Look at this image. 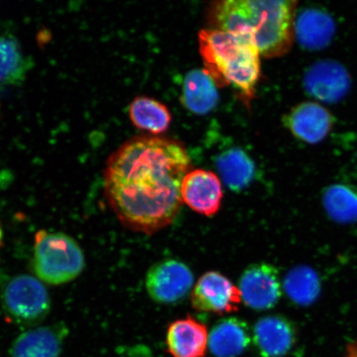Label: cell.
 Listing matches in <instances>:
<instances>
[{
    "mask_svg": "<svg viewBox=\"0 0 357 357\" xmlns=\"http://www.w3.org/2000/svg\"><path fill=\"white\" fill-rule=\"evenodd\" d=\"M3 302L8 314L20 324L37 323L50 310V297L40 280L29 275L13 278L3 290Z\"/></svg>",
    "mask_w": 357,
    "mask_h": 357,
    "instance_id": "5b68a950",
    "label": "cell"
},
{
    "mask_svg": "<svg viewBox=\"0 0 357 357\" xmlns=\"http://www.w3.org/2000/svg\"><path fill=\"white\" fill-rule=\"evenodd\" d=\"M3 233L1 222H0V248L3 247Z\"/></svg>",
    "mask_w": 357,
    "mask_h": 357,
    "instance_id": "cb8c5ba5",
    "label": "cell"
},
{
    "mask_svg": "<svg viewBox=\"0 0 357 357\" xmlns=\"http://www.w3.org/2000/svg\"><path fill=\"white\" fill-rule=\"evenodd\" d=\"M326 213L339 223L357 221V187L335 184L327 187L323 194Z\"/></svg>",
    "mask_w": 357,
    "mask_h": 357,
    "instance_id": "ffe728a7",
    "label": "cell"
},
{
    "mask_svg": "<svg viewBox=\"0 0 357 357\" xmlns=\"http://www.w3.org/2000/svg\"><path fill=\"white\" fill-rule=\"evenodd\" d=\"M346 357H357V341L347 346Z\"/></svg>",
    "mask_w": 357,
    "mask_h": 357,
    "instance_id": "603a6c76",
    "label": "cell"
},
{
    "mask_svg": "<svg viewBox=\"0 0 357 357\" xmlns=\"http://www.w3.org/2000/svg\"><path fill=\"white\" fill-rule=\"evenodd\" d=\"M190 159L180 142L142 136L125 142L107 160L105 193L126 229L151 235L176 220Z\"/></svg>",
    "mask_w": 357,
    "mask_h": 357,
    "instance_id": "6da1fadb",
    "label": "cell"
},
{
    "mask_svg": "<svg viewBox=\"0 0 357 357\" xmlns=\"http://www.w3.org/2000/svg\"><path fill=\"white\" fill-rule=\"evenodd\" d=\"M194 285V275L184 263L165 260L150 268L146 276L147 293L154 301L171 305L188 296Z\"/></svg>",
    "mask_w": 357,
    "mask_h": 357,
    "instance_id": "8992f818",
    "label": "cell"
},
{
    "mask_svg": "<svg viewBox=\"0 0 357 357\" xmlns=\"http://www.w3.org/2000/svg\"><path fill=\"white\" fill-rule=\"evenodd\" d=\"M252 336L245 321L229 317L213 326L208 333V348L215 357H238L247 349Z\"/></svg>",
    "mask_w": 357,
    "mask_h": 357,
    "instance_id": "5bb4252c",
    "label": "cell"
},
{
    "mask_svg": "<svg viewBox=\"0 0 357 357\" xmlns=\"http://www.w3.org/2000/svg\"><path fill=\"white\" fill-rule=\"evenodd\" d=\"M183 202L195 212L213 216L221 206L222 190L220 178L205 169L190 172L182 183Z\"/></svg>",
    "mask_w": 357,
    "mask_h": 357,
    "instance_id": "8fae6325",
    "label": "cell"
},
{
    "mask_svg": "<svg viewBox=\"0 0 357 357\" xmlns=\"http://www.w3.org/2000/svg\"><path fill=\"white\" fill-rule=\"evenodd\" d=\"M284 289L290 300L297 305H311L320 293L319 276L309 266L294 267L285 276Z\"/></svg>",
    "mask_w": 357,
    "mask_h": 357,
    "instance_id": "7402d4cb",
    "label": "cell"
},
{
    "mask_svg": "<svg viewBox=\"0 0 357 357\" xmlns=\"http://www.w3.org/2000/svg\"><path fill=\"white\" fill-rule=\"evenodd\" d=\"M167 350L172 357H205L208 347L206 325L187 317L169 324Z\"/></svg>",
    "mask_w": 357,
    "mask_h": 357,
    "instance_id": "4fadbf2b",
    "label": "cell"
},
{
    "mask_svg": "<svg viewBox=\"0 0 357 357\" xmlns=\"http://www.w3.org/2000/svg\"><path fill=\"white\" fill-rule=\"evenodd\" d=\"M242 301L239 288L217 271H208L201 276L191 293L195 310L217 314L238 311Z\"/></svg>",
    "mask_w": 357,
    "mask_h": 357,
    "instance_id": "52a82bcc",
    "label": "cell"
},
{
    "mask_svg": "<svg viewBox=\"0 0 357 357\" xmlns=\"http://www.w3.org/2000/svg\"><path fill=\"white\" fill-rule=\"evenodd\" d=\"M350 75L338 62L319 61L307 70L303 86L309 95L321 102H334L349 91Z\"/></svg>",
    "mask_w": 357,
    "mask_h": 357,
    "instance_id": "9c48e42d",
    "label": "cell"
},
{
    "mask_svg": "<svg viewBox=\"0 0 357 357\" xmlns=\"http://www.w3.org/2000/svg\"><path fill=\"white\" fill-rule=\"evenodd\" d=\"M252 338L262 357H283L296 344L297 332L285 317L269 315L257 321L253 328Z\"/></svg>",
    "mask_w": 357,
    "mask_h": 357,
    "instance_id": "7c38bea8",
    "label": "cell"
},
{
    "mask_svg": "<svg viewBox=\"0 0 357 357\" xmlns=\"http://www.w3.org/2000/svg\"><path fill=\"white\" fill-rule=\"evenodd\" d=\"M204 70L216 86H233L248 106L255 97L261 77V53L249 35L215 29L200 31Z\"/></svg>",
    "mask_w": 357,
    "mask_h": 357,
    "instance_id": "3957f363",
    "label": "cell"
},
{
    "mask_svg": "<svg viewBox=\"0 0 357 357\" xmlns=\"http://www.w3.org/2000/svg\"><path fill=\"white\" fill-rule=\"evenodd\" d=\"M335 33L331 15L316 8L302 10L294 21V36L307 50H319L327 47Z\"/></svg>",
    "mask_w": 357,
    "mask_h": 357,
    "instance_id": "9a60e30c",
    "label": "cell"
},
{
    "mask_svg": "<svg viewBox=\"0 0 357 357\" xmlns=\"http://www.w3.org/2000/svg\"><path fill=\"white\" fill-rule=\"evenodd\" d=\"M31 67L19 42L8 37L0 38V84H20Z\"/></svg>",
    "mask_w": 357,
    "mask_h": 357,
    "instance_id": "44dd1931",
    "label": "cell"
},
{
    "mask_svg": "<svg viewBox=\"0 0 357 357\" xmlns=\"http://www.w3.org/2000/svg\"><path fill=\"white\" fill-rule=\"evenodd\" d=\"M128 113L134 126L153 134L167 131L172 121L166 106L146 96L135 98L129 105Z\"/></svg>",
    "mask_w": 357,
    "mask_h": 357,
    "instance_id": "d6986e66",
    "label": "cell"
},
{
    "mask_svg": "<svg viewBox=\"0 0 357 357\" xmlns=\"http://www.w3.org/2000/svg\"><path fill=\"white\" fill-rule=\"evenodd\" d=\"M216 84L205 70H194L186 75L182 100L192 113L206 114L218 105Z\"/></svg>",
    "mask_w": 357,
    "mask_h": 357,
    "instance_id": "e0dca14e",
    "label": "cell"
},
{
    "mask_svg": "<svg viewBox=\"0 0 357 357\" xmlns=\"http://www.w3.org/2000/svg\"><path fill=\"white\" fill-rule=\"evenodd\" d=\"M238 288L245 305L254 310L272 309L282 294L278 269L266 262L249 266L241 275Z\"/></svg>",
    "mask_w": 357,
    "mask_h": 357,
    "instance_id": "ba28073f",
    "label": "cell"
},
{
    "mask_svg": "<svg viewBox=\"0 0 357 357\" xmlns=\"http://www.w3.org/2000/svg\"><path fill=\"white\" fill-rule=\"evenodd\" d=\"M60 328L39 327L24 333L11 348L12 357H59L63 344Z\"/></svg>",
    "mask_w": 357,
    "mask_h": 357,
    "instance_id": "2e32d148",
    "label": "cell"
},
{
    "mask_svg": "<svg viewBox=\"0 0 357 357\" xmlns=\"http://www.w3.org/2000/svg\"><path fill=\"white\" fill-rule=\"evenodd\" d=\"M333 116L317 102H303L285 116L284 124L293 135L309 144L325 139L334 126Z\"/></svg>",
    "mask_w": 357,
    "mask_h": 357,
    "instance_id": "30bf717a",
    "label": "cell"
},
{
    "mask_svg": "<svg viewBox=\"0 0 357 357\" xmlns=\"http://www.w3.org/2000/svg\"><path fill=\"white\" fill-rule=\"evenodd\" d=\"M86 265L82 249L71 236L40 230L35 235L33 269L39 280L62 284L77 278Z\"/></svg>",
    "mask_w": 357,
    "mask_h": 357,
    "instance_id": "277c9868",
    "label": "cell"
},
{
    "mask_svg": "<svg viewBox=\"0 0 357 357\" xmlns=\"http://www.w3.org/2000/svg\"><path fill=\"white\" fill-rule=\"evenodd\" d=\"M216 167L225 184L235 192L249 185L255 173L252 160L239 149H230L218 155Z\"/></svg>",
    "mask_w": 357,
    "mask_h": 357,
    "instance_id": "ac0fdd59",
    "label": "cell"
},
{
    "mask_svg": "<svg viewBox=\"0 0 357 357\" xmlns=\"http://www.w3.org/2000/svg\"><path fill=\"white\" fill-rule=\"evenodd\" d=\"M297 2L226 0L209 13L212 29L249 35L261 56L279 57L289 51L294 38Z\"/></svg>",
    "mask_w": 357,
    "mask_h": 357,
    "instance_id": "7a4b0ae2",
    "label": "cell"
}]
</instances>
